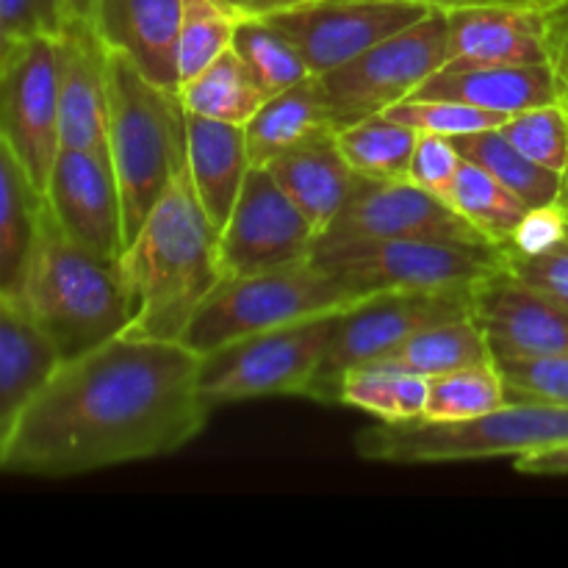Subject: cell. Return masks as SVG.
<instances>
[{"label":"cell","mask_w":568,"mask_h":568,"mask_svg":"<svg viewBox=\"0 0 568 568\" xmlns=\"http://www.w3.org/2000/svg\"><path fill=\"white\" fill-rule=\"evenodd\" d=\"M430 9H469V6H519V9H560L568 0H410Z\"/></svg>","instance_id":"ee69618b"},{"label":"cell","mask_w":568,"mask_h":568,"mask_svg":"<svg viewBox=\"0 0 568 568\" xmlns=\"http://www.w3.org/2000/svg\"><path fill=\"white\" fill-rule=\"evenodd\" d=\"M44 194L0 139V297L14 300L42 222Z\"/></svg>","instance_id":"d4e9b609"},{"label":"cell","mask_w":568,"mask_h":568,"mask_svg":"<svg viewBox=\"0 0 568 568\" xmlns=\"http://www.w3.org/2000/svg\"><path fill=\"white\" fill-rule=\"evenodd\" d=\"M59 42V133L61 148L105 150L109 153V50L81 22L55 37Z\"/></svg>","instance_id":"ac0fdd59"},{"label":"cell","mask_w":568,"mask_h":568,"mask_svg":"<svg viewBox=\"0 0 568 568\" xmlns=\"http://www.w3.org/2000/svg\"><path fill=\"white\" fill-rule=\"evenodd\" d=\"M505 381L508 403L538 399V403L568 405V353L558 355H494Z\"/></svg>","instance_id":"8d00e7d4"},{"label":"cell","mask_w":568,"mask_h":568,"mask_svg":"<svg viewBox=\"0 0 568 568\" xmlns=\"http://www.w3.org/2000/svg\"><path fill=\"white\" fill-rule=\"evenodd\" d=\"M244 125L209 120L186 111V172L200 205L216 231L231 216L250 172Z\"/></svg>","instance_id":"44dd1931"},{"label":"cell","mask_w":568,"mask_h":568,"mask_svg":"<svg viewBox=\"0 0 568 568\" xmlns=\"http://www.w3.org/2000/svg\"><path fill=\"white\" fill-rule=\"evenodd\" d=\"M460 166H464V155L458 153L453 139L438 136V133H419L414 155H410L408 181L444 197Z\"/></svg>","instance_id":"f35d334b"},{"label":"cell","mask_w":568,"mask_h":568,"mask_svg":"<svg viewBox=\"0 0 568 568\" xmlns=\"http://www.w3.org/2000/svg\"><path fill=\"white\" fill-rule=\"evenodd\" d=\"M311 258L366 297L475 288L505 270L499 244L442 239H316Z\"/></svg>","instance_id":"52a82bcc"},{"label":"cell","mask_w":568,"mask_h":568,"mask_svg":"<svg viewBox=\"0 0 568 568\" xmlns=\"http://www.w3.org/2000/svg\"><path fill=\"white\" fill-rule=\"evenodd\" d=\"M427 11L430 6L410 0H314L270 22L297 44L311 75H325L414 26Z\"/></svg>","instance_id":"4fadbf2b"},{"label":"cell","mask_w":568,"mask_h":568,"mask_svg":"<svg viewBox=\"0 0 568 568\" xmlns=\"http://www.w3.org/2000/svg\"><path fill=\"white\" fill-rule=\"evenodd\" d=\"M503 136L516 150L547 170L564 172L568 164V100L536 105L510 114L499 125Z\"/></svg>","instance_id":"e575fe53"},{"label":"cell","mask_w":568,"mask_h":568,"mask_svg":"<svg viewBox=\"0 0 568 568\" xmlns=\"http://www.w3.org/2000/svg\"><path fill=\"white\" fill-rule=\"evenodd\" d=\"M239 22L242 20H270V17L283 14V11L300 9L314 0H220Z\"/></svg>","instance_id":"7bdbcfd3"},{"label":"cell","mask_w":568,"mask_h":568,"mask_svg":"<svg viewBox=\"0 0 568 568\" xmlns=\"http://www.w3.org/2000/svg\"><path fill=\"white\" fill-rule=\"evenodd\" d=\"M505 270L568 308V239L538 255H519L505 247Z\"/></svg>","instance_id":"ab89813d"},{"label":"cell","mask_w":568,"mask_h":568,"mask_svg":"<svg viewBox=\"0 0 568 568\" xmlns=\"http://www.w3.org/2000/svg\"><path fill=\"white\" fill-rule=\"evenodd\" d=\"M469 314L471 288L381 292L361 300L338 316L336 333L308 397L320 403H336V388L344 372L383 358L425 327Z\"/></svg>","instance_id":"30bf717a"},{"label":"cell","mask_w":568,"mask_h":568,"mask_svg":"<svg viewBox=\"0 0 568 568\" xmlns=\"http://www.w3.org/2000/svg\"><path fill=\"white\" fill-rule=\"evenodd\" d=\"M14 303L53 344L59 361L122 336L131 320L122 258H105L72 242L48 205Z\"/></svg>","instance_id":"3957f363"},{"label":"cell","mask_w":568,"mask_h":568,"mask_svg":"<svg viewBox=\"0 0 568 568\" xmlns=\"http://www.w3.org/2000/svg\"><path fill=\"white\" fill-rule=\"evenodd\" d=\"M419 131L392 120L388 114H372L336 131V144L355 175L369 181H405Z\"/></svg>","instance_id":"f1b7e54d"},{"label":"cell","mask_w":568,"mask_h":568,"mask_svg":"<svg viewBox=\"0 0 568 568\" xmlns=\"http://www.w3.org/2000/svg\"><path fill=\"white\" fill-rule=\"evenodd\" d=\"M0 139L44 194L61 148L55 37L11 39L0 55Z\"/></svg>","instance_id":"8fae6325"},{"label":"cell","mask_w":568,"mask_h":568,"mask_svg":"<svg viewBox=\"0 0 568 568\" xmlns=\"http://www.w3.org/2000/svg\"><path fill=\"white\" fill-rule=\"evenodd\" d=\"M181 17L183 0H98L94 31L109 53L122 55L144 78L178 92Z\"/></svg>","instance_id":"d6986e66"},{"label":"cell","mask_w":568,"mask_h":568,"mask_svg":"<svg viewBox=\"0 0 568 568\" xmlns=\"http://www.w3.org/2000/svg\"><path fill=\"white\" fill-rule=\"evenodd\" d=\"M178 94L189 114L231 122V125H247L255 111L270 100V94L261 89L250 67L233 48L225 50L192 81L181 83Z\"/></svg>","instance_id":"4316f807"},{"label":"cell","mask_w":568,"mask_h":568,"mask_svg":"<svg viewBox=\"0 0 568 568\" xmlns=\"http://www.w3.org/2000/svg\"><path fill=\"white\" fill-rule=\"evenodd\" d=\"M44 205L72 242L105 258H122V197L105 150L59 148L44 183Z\"/></svg>","instance_id":"9a60e30c"},{"label":"cell","mask_w":568,"mask_h":568,"mask_svg":"<svg viewBox=\"0 0 568 568\" xmlns=\"http://www.w3.org/2000/svg\"><path fill=\"white\" fill-rule=\"evenodd\" d=\"M568 239V222L566 216L560 214L558 203L552 205H538V209H530L525 214V220L516 225L514 236H510L508 247L510 253L519 255H538L547 253V250L558 247Z\"/></svg>","instance_id":"60d3db41"},{"label":"cell","mask_w":568,"mask_h":568,"mask_svg":"<svg viewBox=\"0 0 568 568\" xmlns=\"http://www.w3.org/2000/svg\"><path fill=\"white\" fill-rule=\"evenodd\" d=\"M566 442L568 405L514 399L471 419L381 422L358 433L355 453L372 464L425 466L521 458Z\"/></svg>","instance_id":"5b68a950"},{"label":"cell","mask_w":568,"mask_h":568,"mask_svg":"<svg viewBox=\"0 0 568 568\" xmlns=\"http://www.w3.org/2000/svg\"><path fill=\"white\" fill-rule=\"evenodd\" d=\"M471 316L494 355L568 353V308L508 270L471 288Z\"/></svg>","instance_id":"e0dca14e"},{"label":"cell","mask_w":568,"mask_h":568,"mask_svg":"<svg viewBox=\"0 0 568 568\" xmlns=\"http://www.w3.org/2000/svg\"><path fill=\"white\" fill-rule=\"evenodd\" d=\"M233 50L242 55L244 64L250 67L253 78L270 98L311 78V70L305 64L303 53L297 50V44L281 28L272 26L270 20L239 22L236 37H233Z\"/></svg>","instance_id":"d6a6232c"},{"label":"cell","mask_w":568,"mask_h":568,"mask_svg":"<svg viewBox=\"0 0 568 568\" xmlns=\"http://www.w3.org/2000/svg\"><path fill=\"white\" fill-rule=\"evenodd\" d=\"M197 375V353L159 338L116 336L61 361L17 422L0 475L75 477L178 453L214 414Z\"/></svg>","instance_id":"6da1fadb"},{"label":"cell","mask_w":568,"mask_h":568,"mask_svg":"<svg viewBox=\"0 0 568 568\" xmlns=\"http://www.w3.org/2000/svg\"><path fill=\"white\" fill-rule=\"evenodd\" d=\"M361 300L366 294L338 281L314 258L258 275L225 277L200 305L181 344L205 355L253 333L347 311Z\"/></svg>","instance_id":"8992f818"},{"label":"cell","mask_w":568,"mask_h":568,"mask_svg":"<svg viewBox=\"0 0 568 568\" xmlns=\"http://www.w3.org/2000/svg\"><path fill=\"white\" fill-rule=\"evenodd\" d=\"M131 320L122 336L181 342L189 322L225 281L220 231L200 205L189 172L172 181L122 253Z\"/></svg>","instance_id":"7a4b0ae2"},{"label":"cell","mask_w":568,"mask_h":568,"mask_svg":"<svg viewBox=\"0 0 568 568\" xmlns=\"http://www.w3.org/2000/svg\"><path fill=\"white\" fill-rule=\"evenodd\" d=\"M392 120L403 122V125L414 128L419 133H438V136H464V133L488 131V128H499L508 116L494 114V111L475 109V105L458 103V100H399L392 109H386Z\"/></svg>","instance_id":"d590c367"},{"label":"cell","mask_w":568,"mask_h":568,"mask_svg":"<svg viewBox=\"0 0 568 568\" xmlns=\"http://www.w3.org/2000/svg\"><path fill=\"white\" fill-rule=\"evenodd\" d=\"M266 170L275 175V181L292 197V203L303 211L316 236H322L331 227V222L336 220V214L353 194L355 181H358L355 170L338 150L336 133L288 150L281 159L272 161Z\"/></svg>","instance_id":"cb8c5ba5"},{"label":"cell","mask_w":568,"mask_h":568,"mask_svg":"<svg viewBox=\"0 0 568 568\" xmlns=\"http://www.w3.org/2000/svg\"><path fill=\"white\" fill-rule=\"evenodd\" d=\"M453 142L466 161L491 172L499 183H505L510 192L519 194L530 209L558 203L564 172L547 170V166L527 159L521 150H516L514 144L503 136L499 128L453 136Z\"/></svg>","instance_id":"83f0119b"},{"label":"cell","mask_w":568,"mask_h":568,"mask_svg":"<svg viewBox=\"0 0 568 568\" xmlns=\"http://www.w3.org/2000/svg\"><path fill=\"white\" fill-rule=\"evenodd\" d=\"M236 26L239 20L220 0H183L181 39H178L181 83L192 81L233 48Z\"/></svg>","instance_id":"836d02e7"},{"label":"cell","mask_w":568,"mask_h":568,"mask_svg":"<svg viewBox=\"0 0 568 568\" xmlns=\"http://www.w3.org/2000/svg\"><path fill=\"white\" fill-rule=\"evenodd\" d=\"M447 11L430 9L414 26L383 39L366 53L320 78L336 125H353L408 100L422 83L447 64Z\"/></svg>","instance_id":"9c48e42d"},{"label":"cell","mask_w":568,"mask_h":568,"mask_svg":"<svg viewBox=\"0 0 568 568\" xmlns=\"http://www.w3.org/2000/svg\"><path fill=\"white\" fill-rule=\"evenodd\" d=\"M59 364L53 344L20 305L0 297V466L17 422Z\"/></svg>","instance_id":"7402d4cb"},{"label":"cell","mask_w":568,"mask_h":568,"mask_svg":"<svg viewBox=\"0 0 568 568\" xmlns=\"http://www.w3.org/2000/svg\"><path fill=\"white\" fill-rule=\"evenodd\" d=\"M514 469L521 475H536V477H564L568 475V442L558 444V447L538 449L532 455H521L514 458Z\"/></svg>","instance_id":"b9f144b4"},{"label":"cell","mask_w":568,"mask_h":568,"mask_svg":"<svg viewBox=\"0 0 568 568\" xmlns=\"http://www.w3.org/2000/svg\"><path fill=\"white\" fill-rule=\"evenodd\" d=\"M320 239H442L491 244L444 197L405 181H355L353 194Z\"/></svg>","instance_id":"5bb4252c"},{"label":"cell","mask_w":568,"mask_h":568,"mask_svg":"<svg viewBox=\"0 0 568 568\" xmlns=\"http://www.w3.org/2000/svg\"><path fill=\"white\" fill-rule=\"evenodd\" d=\"M98 0H0L9 39L61 37L72 26L94 22Z\"/></svg>","instance_id":"74e56055"},{"label":"cell","mask_w":568,"mask_h":568,"mask_svg":"<svg viewBox=\"0 0 568 568\" xmlns=\"http://www.w3.org/2000/svg\"><path fill=\"white\" fill-rule=\"evenodd\" d=\"M342 314L272 327L200 355V394L211 408L266 397H308Z\"/></svg>","instance_id":"ba28073f"},{"label":"cell","mask_w":568,"mask_h":568,"mask_svg":"<svg viewBox=\"0 0 568 568\" xmlns=\"http://www.w3.org/2000/svg\"><path fill=\"white\" fill-rule=\"evenodd\" d=\"M338 131L320 78L311 75L272 94L244 125L250 164L270 166L283 153Z\"/></svg>","instance_id":"603a6c76"},{"label":"cell","mask_w":568,"mask_h":568,"mask_svg":"<svg viewBox=\"0 0 568 568\" xmlns=\"http://www.w3.org/2000/svg\"><path fill=\"white\" fill-rule=\"evenodd\" d=\"M316 231L266 166H250L242 194L220 231L225 277H247L303 264L314 255Z\"/></svg>","instance_id":"7c38bea8"},{"label":"cell","mask_w":568,"mask_h":568,"mask_svg":"<svg viewBox=\"0 0 568 568\" xmlns=\"http://www.w3.org/2000/svg\"><path fill=\"white\" fill-rule=\"evenodd\" d=\"M9 33H6V26H3V14H0V55L6 53V48H9Z\"/></svg>","instance_id":"bcb514c9"},{"label":"cell","mask_w":568,"mask_h":568,"mask_svg":"<svg viewBox=\"0 0 568 568\" xmlns=\"http://www.w3.org/2000/svg\"><path fill=\"white\" fill-rule=\"evenodd\" d=\"M414 100H458L494 114H519L536 105L568 100V81L560 64H499V67H442L427 78Z\"/></svg>","instance_id":"ffe728a7"},{"label":"cell","mask_w":568,"mask_h":568,"mask_svg":"<svg viewBox=\"0 0 568 568\" xmlns=\"http://www.w3.org/2000/svg\"><path fill=\"white\" fill-rule=\"evenodd\" d=\"M486 361H494L491 344H488L480 322L469 314L414 333L408 342L372 364L430 381V377L447 375V372L464 369V366L486 364Z\"/></svg>","instance_id":"484cf974"},{"label":"cell","mask_w":568,"mask_h":568,"mask_svg":"<svg viewBox=\"0 0 568 568\" xmlns=\"http://www.w3.org/2000/svg\"><path fill=\"white\" fill-rule=\"evenodd\" d=\"M449 205L491 244H508L516 225L525 220L530 205L510 192L505 183H499L491 172L471 164L464 159V166L455 175L453 186L444 194Z\"/></svg>","instance_id":"f546056e"},{"label":"cell","mask_w":568,"mask_h":568,"mask_svg":"<svg viewBox=\"0 0 568 568\" xmlns=\"http://www.w3.org/2000/svg\"><path fill=\"white\" fill-rule=\"evenodd\" d=\"M427 383H430V388H427V405L422 419H471V416L488 414V410H497L508 403L505 381L494 361L464 366V369L430 377Z\"/></svg>","instance_id":"1f68e13d"},{"label":"cell","mask_w":568,"mask_h":568,"mask_svg":"<svg viewBox=\"0 0 568 568\" xmlns=\"http://www.w3.org/2000/svg\"><path fill=\"white\" fill-rule=\"evenodd\" d=\"M427 377L364 364L344 372L336 388V405L366 410L381 422L422 419L427 405Z\"/></svg>","instance_id":"4dcf8cb0"},{"label":"cell","mask_w":568,"mask_h":568,"mask_svg":"<svg viewBox=\"0 0 568 568\" xmlns=\"http://www.w3.org/2000/svg\"><path fill=\"white\" fill-rule=\"evenodd\" d=\"M109 159L122 197L125 244L186 170V109L181 94L109 53Z\"/></svg>","instance_id":"277c9868"},{"label":"cell","mask_w":568,"mask_h":568,"mask_svg":"<svg viewBox=\"0 0 568 568\" xmlns=\"http://www.w3.org/2000/svg\"><path fill=\"white\" fill-rule=\"evenodd\" d=\"M560 9L469 6L449 9V70L499 64H560ZM564 67V64H560Z\"/></svg>","instance_id":"2e32d148"},{"label":"cell","mask_w":568,"mask_h":568,"mask_svg":"<svg viewBox=\"0 0 568 568\" xmlns=\"http://www.w3.org/2000/svg\"><path fill=\"white\" fill-rule=\"evenodd\" d=\"M558 209H560V214H564V216H566V222H568V164H566V170H564V181H560Z\"/></svg>","instance_id":"f6af8a7d"}]
</instances>
